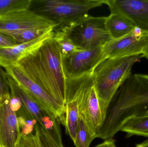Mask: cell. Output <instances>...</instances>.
I'll list each match as a JSON object with an SVG mask.
<instances>
[{
  "instance_id": "obj_1",
  "label": "cell",
  "mask_w": 148,
  "mask_h": 147,
  "mask_svg": "<svg viewBox=\"0 0 148 147\" xmlns=\"http://www.w3.org/2000/svg\"><path fill=\"white\" fill-rule=\"evenodd\" d=\"M148 116V75L131 74L117 89L107 108L96 138L113 139L126 121Z\"/></svg>"
},
{
  "instance_id": "obj_2",
  "label": "cell",
  "mask_w": 148,
  "mask_h": 147,
  "mask_svg": "<svg viewBox=\"0 0 148 147\" xmlns=\"http://www.w3.org/2000/svg\"><path fill=\"white\" fill-rule=\"evenodd\" d=\"M16 64L33 81L65 107L66 79L60 47L54 36L46 40Z\"/></svg>"
},
{
  "instance_id": "obj_3",
  "label": "cell",
  "mask_w": 148,
  "mask_h": 147,
  "mask_svg": "<svg viewBox=\"0 0 148 147\" xmlns=\"http://www.w3.org/2000/svg\"><path fill=\"white\" fill-rule=\"evenodd\" d=\"M141 55L102 60L92 72L95 88L103 118L112 98L124 80L131 74L133 66Z\"/></svg>"
},
{
  "instance_id": "obj_4",
  "label": "cell",
  "mask_w": 148,
  "mask_h": 147,
  "mask_svg": "<svg viewBox=\"0 0 148 147\" xmlns=\"http://www.w3.org/2000/svg\"><path fill=\"white\" fill-rule=\"evenodd\" d=\"M66 98H73L77 100L79 115L84 118L90 133L96 138L97 132L104 118L92 72L75 78L66 79Z\"/></svg>"
},
{
  "instance_id": "obj_5",
  "label": "cell",
  "mask_w": 148,
  "mask_h": 147,
  "mask_svg": "<svg viewBox=\"0 0 148 147\" xmlns=\"http://www.w3.org/2000/svg\"><path fill=\"white\" fill-rule=\"evenodd\" d=\"M105 0H32L29 9L53 23L66 26L88 15Z\"/></svg>"
},
{
  "instance_id": "obj_6",
  "label": "cell",
  "mask_w": 148,
  "mask_h": 147,
  "mask_svg": "<svg viewBox=\"0 0 148 147\" xmlns=\"http://www.w3.org/2000/svg\"><path fill=\"white\" fill-rule=\"evenodd\" d=\"M106 17L88 15L66 26L54 28L68 39L78 49H90L104 45L112 40L106 28Z\"/></svg>"
},
{
  "instance_id": "obj_7",
  "label": "cell",
  "mask_w": 148,
  "mask_h": 147,
  "mask_svg": "<svg viewBox=\"0 0 148 147\" xmlns=\"http://www.w3.org/2000/svg\"><path fill=\"white\" fill-rule=\"evenodd\" d=\"M7 74L45 109L65 126V107L32 80L17 64L5 68Z\"/></svg>"
},
{
  "instance_id": "obj_8",
  "label": "cell",
  "mask_w": 148,
  "mask_h": 147,
  "mask_svg": "<svg viewBox=\"0 0 148 147\" xmlns=\"http://www.w3.org/2000/svg\"><path fill=\"white\" fill-rule=\"evenodd\" d=\"M7 73V72H6ZM10 94L17 96L21 101L26 114L37 121L41 126L56 139L62 138L60 122L40 105L30 95L18 85L7 73Z\"/></svg>"
},
{
  "instance_id": "obj_9",
  "label": "cell",
  "mask_w": 148,
  "mask_h": 147,
  "mask_svg": "<svg viewBox=\"0 0 148 147\" xmlns=\"http://www.w3.org/2000/svg\"><path fill=\"white\" fill-rule=\"evenodd\" d=\"M104 59L103 47L90 49H78L68 56L62 57L65 78H75L91 73Z\"/></svg>"
},
{
  "instance_id": "obj_10",
  "label": "cell",
  "mask_w": 148,
  "mask_h": 147,
  "mask_svg": "<svg viewBox=\"0 0 148 147\" xmlns=\"http://www.w3.org/2000/svg\"><path fill=\"white\" fill-rule=\"evenodd\" d=\"M148 32L138 27L129 34L112 40L103 47L104 59L142 55L147 45Z\"/></svg>"
},
{
  "instance_id": "obj_11",
  "label": "cell",
  "mask_w": 148,
  "mask_h": 147,
  "mask_svg": "<svg viewBox=\"0 0 148 147\" xmlns=\"http://www.w3.org/2000/svg\"><path fill=\"white\" fill-rule=\"evenodd\" d=\"M56 26L30 9L0 16V33H8L26 29H53Z\"/></svg>"
},
{
  "instance_id": "obj_12",
  "label": "cell",
  "mask_w": 148,
  "mask_h": 147,
  "mask_svg": "<svg viewBox=\"0 0 148 147\" xmlns=\"http://www.w3.org/2000/svg\"><path fill=\"white\" fill-rule=\"evenodd\" d=\"M111 14L123 16L136 27L148 32V0H105Z\"/></svg>"
},
{
  "instance_id": "obj_13",
  "label": "cell",
  "mask_w": 148,
  "mask_h": 147,
  "mask_svg": "<svg viewBox=\"0 0 148 147\" xmlns=\"http://www.w3.org/2000/svg\"><path fill=\"white\" fill-rule=\"evenodd\" d=\"M10 92L0 99V146L16 147L21 135L16 112L10 106Z\"/></svg>"
},
{
  "instance_id": "obj_14",
  "label": "cell",
  "mask_w": 148,
  "mask_h": 147,
  "mask_svg": "<svg viewBox=\"0 0 148 147\" xmlns=\"http://www.w3.org/2000/svg\"><path fill=\"white\" fill-rule=\"evenodd\" d=\"M53 29L37 39L8 47H0V66L4 69L16 65L32 53L46 40L53 37Z\"/></svg>"
},
{
  "instance_id": "obj_15",
  "label": "cell",
  "mask_w": 148,
  "mask_h": 147,
  "mask_svg": "<svg viewBox=\"0 0 148 147\" xmlns=\"http://www.w3.org/2000/svg\"><path fill=\"white\" fill-rule=\"evenodd\" d=\"M16 147H64L38 122L34 132L25 135L21 133Z\"/></svg>"
},
{
  "instance_id": "obj_16",
  "label": "cell",
  "mask_w": 148,
  "mask_h": 147,
  "mask_svg": "<svg viewBox=\"0 0 148 147\" xmlns=\"http://www.w3.org/2000/svg\"><path fill=\"white\" fill-rule=\"evenodd\" d=\"M105 24L112 40L129 34L136 27L126 17L118 14H110L107 16Z\"/></svg>"
},
{
  "instance_id": "obj_17",
  "label": "cell",
  "mask_w": 148,
  "mask_h": 147,
  "mask_svg": "<svg viewBox=\"0 0 148 147\" xmlns=\"http://www.w3.org/2000/svg\"><path fill=\"white\" fill-rule=\"evenodd\" d=\"M66 120L65 127L66 133L73 142L76 137L79 114L77 100L73 98L66 99Z\"/></svg>"
},
{
  "instance_id": "obj_18",
  "label": "cell",
  "mask_w": 148,
  "mask_h": 147,
  "mask_svg": "<svg viewBox=\"0 0 148 147\" xmlns=\"http://www.w3.org/2000/svg\"><path fill=\"white\" fill-rule=\"evenodd\" d=\"M120 131L126 133L127 138L133 135L148 137V116L130 119L123 124Z\"/></svg>"
},
{
  "instance_id": "obj_19",
  "label": "cell",
  "mask_w": 148,
  "mask_h": 147,
  "mask_svg": "<svg viewBox=\"0 0 148 147\" xmlns=\"http://www.w3.org/2000/svg\"><path fill=\"white\" fill-rule=\"evenodd\" d=\"M32 0H0V16L29 9Z\"/></svg>"
},
{
  "instance_id": "obj_20",
  "label": "cell",
  "mask_w": 148,
  "mask_h": 147,
  "mask_svg": "<svg viewBox=\"0 0 148 147\" xmlns=\"http://www.w3.org/2000/svg\"><path fill=\"white\" fill-rule=\"evenodd\" d=\"M95 138L96 137L90 133L84 118L79 115L76 137L74 143L76 147H89Z\"/></svg>"
},
{
  "instance_id": "obj_21",
  "label": "cell",
  "mask_w": 148,
  "mask_h": 147,
  "mask_svg": "<svg viewBox=\"0 0 148 147\" xmlns=\"http://www.w3.org/2000/svg\"><path fill=\"white\" fill-rule=\"evenodd\" d=\"M42 29H26L21 31H15L6 34L14 40L18 44L26 43L37 39L50 30Z\"/></svg>"
},
{
  "instance_id": "obj_22",
  "label": "cell",
  "mask_w": 148,
  "mask_h": 147,
  "mask_svg": "<svg viewBox=\"0 0 148 147\" xmlns=\"http://www.w3.org/2000/svg\"><path fill=\"white\" fill-rule=\"evenodd\" d=\"M54 37L58 41L62 57L68 56L78 50L76 47L68 39L58 33H55L54 31Z\"/></svg>"
},
{
  "instance_id": "obj_23",
  "label": "cell",
  "mask_w": 148,
  "mask_h": 147,
  "mask_svg": "<svg viewBox=\"0 0 148 147\" xmlns=\"http://www.w3.org/2000/svg\"><path fill=\"white\" fill-rule=\"evenodd\" d=\"M0 66V99L6 94L10 92L7 73Z\"/></svg>"
},
{
  "instance_id": "obj_24",
  "label": "cell",
  "mask_w": 148,
  "mask_h": 147,
  "mask_svg": "<svg viewBox=\"0 0 148 147\" xmlns=\"http://www.w3.org/2000/svg\"><path fill=\"white\" fill-rule=\"evenodd\" d=\"M18 44L12 38L0 33V47H8Z\"/></svg>"
},
{
  "instance_id": "obj_25",
  "label": "cell",
  "mask_w": 148,
  "mask_h": 147,
  "mask_svg": "<svg viewBox=\"0 0 148 147\" xmlns=\"http://www.w3.org/2000/svg\"><path fill=\"white\" fill-rule=\"evenodd\" d=\"M10 104L11 108L16 112L23 107L22 103L20 98L16 95L10 94Z\"/></svg>"
},
{
  "instance_id": "obj_26",
  "label": "cell",
  "mask_w": 148,
  "mask_h": 147,
  "mask_svg": "<svg viewBox=\"0 0 148 147\" xmlns=\"http://www.w3.org/2000/svg\"><path fill=\"white\" fill-rule=\"evenodd\" d=\"M94 147H116L115 141L113 139L105 140L102 143Z\"/></svg>"
},
{
  "instance_id": "obj_27",
  "label": "cell",
  "mask_w": 148,
  "mask_h": 147,
  "mask_svg": "<svg viewBox=\"0 0 148 147\" xmlns=\"http://www.w3.org/2000/svg\"><path fill=\"white\" fill-rule=\"evenodd\" d=\"M141 57L142 58H145L148 59V41L147 45V47H146V48H145V51H144L143 53L142 54Z\"/></svg>"
},
{
  "instance_id": "obj_28",
  "label": "cell",
  "mask_w": 148,
  "mask_h": 147,
  "mask_svg": "<svg viewBox=\"0 0 148 147\" xmlns=\"http://www.w3.org/2000/svg\"><path fill=\"white\" fill-rule=\"evenodd\" d=\"M148 146V139L143 142L141 144H137L136 147H147Z\"/></svg>"
},
{
  "instance_id": "obj_29",
  "label": "cell",
  "mask_w": 148,
  "mask_h": 147,
  "mask_svg": "<svg viewBox=\"0 0 148 147\" xmlns=\"http://www.w3.org/2000/svg\"><path fill=\"white\" fill-rule=\"evenodd\" d=\"M147 147H148V146H147Z\"/></svg>"
}]
</instances>
